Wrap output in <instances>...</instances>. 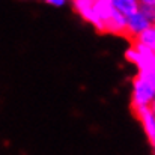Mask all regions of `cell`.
<instances>
[{"mask_svg": "<svg viewBox=\"0 0 155 155\" xmlns=\"http://www.w3.org/2000/svg\"><path fill=\"white\" fill-rule=\"evenodd\" d=\"M94 12H95V21L92 26L100 33L117 35L130 39L127 17L114 8L111 0H95Z\"/></svg>", "mask_w": 155, "mask_h": 155, "instance_id": "1", "label": "cell"}, {"mask_svg": "<svg viewBox=\"0 0 155 155\" xmlns=\"http://www.w3.org/2000/svg\"><path fill=\"white\" fill-rule=\"evenodd\" d=\"M155 101V81L145 72H139L133 80L131 108L133 111L151 107Z\"/></svg>", "mask_w": 155, "mask_h": 155, "instance_id": "2", "label": "cell"}, {"mask_svg": "<svg viewBox=\"0 0 155 155\" xmlns=\"http://www.w3.org/2000/svg\"><path fill=\"white\" fill-rule=\"evenodd\" d=\"M131 45L125 53V57L128 62H131L140 72H148L152 68H155V53L146 47L145 44L131 39Z\"/></svg>", "mask_w": 155, "mask_h": 155, "instance_id": "3", "label": "cell"}, {"mask_svg": "<svg viewBox=\"0 0 155 155\" xmlns=\"http://www.w3.org/2000/svg\"><path fill=\"white\" fill-rule=\"evenodd\" d=\"M151 24H154V21L143 12V9L140 6V9L137 12H134L133 15L127 17V26H128V36H130V39L136 38L139 33H142Z\"/></svg>", "mask_w": 155, "mask_h": 155, "instance_id": "4", "label": "cell"}, {"mask_svg": "<svg viewBox=\"0 0 155 155\" xmlns=\"http://www.w3.org/2000/svg\"><path fill=\"white\" fill-rule=\"evenodd\" d=\"M137 119L140 120L143 130H145V134L152 146V151L155 152V113L152 111L151 107H146V108H142V110H137L134 111Z\"/></svg>", "mask_w": 155, "mask_h": 155, "instance_id": "5", "label": "cell"}, {"mask_svg": "<svg viewBox=\"0 0 155 155\" xmlns=\"http://www.w3.org/2000/svg\"><path fill=\"white\" fill-rule=\"evenodd\" d=\"M74 11L89 24H94L95 21V12H94V5L95 0H71Z\"/></svg>", "mask_w": 155, "mask_h": 155, "instance_id": "6", "label": "cell"}, {"mask_svg": "<svg viewBox=\"0 0 155 155\" xmlns=\"http://www.w3.org/2000/svg\"><path fill=\"white\" fill-rule=\"evenodd\" d=\"M111 3L114 5V8L117 11H120L125 17L133 15L134 12H137L140 9V0H111Z\"/></svg>", "mask_w": 155, "mask_h": 155, "instance_id": "7", "label": "cell"}, {"mask_svg": "<svg viewBox=\"0 0 155 155\" xmlns=\"http://www.w3.org/2000/svg\"><path fill=\"white\" fill-rule=\"evenodd\" d=\"M133 39H136V41L145 44L146 47H149V48L155 53V23L151 24L148 29H145L142 33H139V35H137L136 38H133ZM130 41H131V39H130Z\"/></svg>", "mask_w": 155, "mask_h": 155, "instance_id": "8", "label": "cell"}, {"mask_svg": "<svg viewBox=\"0 0 155 155\" xmlns=\"http://www.w3.org/2000/svg\"><path fill=\"white\" fill-rule=\"evenodd\" d=\"M66 2H68V0H45V3H47V5H50V6H56V8L63 6Z\"/></svg>", "mask_w": 155, "mask_h": 155, "instance_id": "9", "label": "cell"}, {"mask_svg": "<svg viewBox=\"0 0 155 155\" xmlns=\"http://www.w3.org/2000/svg\"><path fill=\"white\" fill-rule=\"evenodd\" d=\"M140 5H143V6H154L155 8V0H140Z\"/></svg>", "mask_w": 155, "mask_h": 155, "instance_id": "10", "label": "cell"}, {"mask_svg": "<svg viewBox=\"0 0 155 155\" xmlns=\"http://www.w3.org/2000/svg\"><path fill=\"white\" fill-rule=\"evenodd\" d=\"M151 108H152V111H154V113H155V101H154V103H152V105H151Z\"/></svg>", "mask_w": 155, "mask_h": 155, "instance_id": "11", "label": "cell"}]
</instances>
